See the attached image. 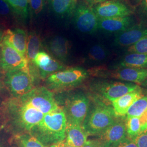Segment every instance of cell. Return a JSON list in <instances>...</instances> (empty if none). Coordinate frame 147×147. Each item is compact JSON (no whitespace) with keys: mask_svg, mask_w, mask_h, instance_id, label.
<instances>
[{"mask_svg":"<svg viewBox=\"0 0 147 147\" xmlns=\"http://www.w3.org/2000/svg\"><path fill=\"white\" fill-rule=\"evenodd\" d=\"M58 106L50 90L40 86L7 101L5 110L11 124L21 131L30 132L49 112Z\"/></svg>","mask_w":147,"mask_h":147,"instance_id":"obj_1","label":"cell"},{"mask_svg":"<svg viewBox=\"0 0 147 147\" xmlns=\"http://www.w3.org/2000/svg\"><path fill=\"white\" fill-rule=\"evenodd\" d=\"M67 119L63 107H58L45 115L30 131L45 146L50 147L65 138Z\"/></svg>","mask_w":147,"mask_h":147,"instance_id":"obj_2","label":"cell"},{"mask_svg":"<svg viewBox=\"0 0 147 147\" xmlns=\"http://www.w3.org/2000/svg\"><path fill=\"white\" fill-rule=\"evenodd\" d=\"M116 118L112 106L96 100L90 107H89L82 127L88 136H99L114 123Z\"/></svg>","mask_w":147,"mask_h":147,"instance_id":"obj_3","label":"cell"},{"mask_svg":"<svg viewBox=\"0 0 147 147\" xmlns=\"http://www.w3.org/2000/svg\"><path fill=\"white\" fill-rule=\"evenodd\" d=\"M87 71L82 68L74 67L61 70L46 78L47 88L53 90L67 89L78 86L88 78Z\"/></svg>","mask_w":147,"mask_h":147,"instance_id":"obj_4","label":"cell"},{"mask_svg":"<svg viewBox=\"0 0 147 147\" xmlns=\"http://www.w3.org/2000/svg\"><path fill=\"white\" fill-rule=\"evenodd\" d=\"M89 107V99L84 94L78 93L69 96L62 107L67 121L82 125Z\"/></svg>","mask_w":147,"mask_h":147,"instance_id":"obj_5","label":"cell"},{"mask_svg":"<svg viewBox=\"0 0 147 147\" xmlns=\"http://www.w3.org/2000/svg\"><path fill=\"white\" fill-rule=\"evenodd\" d=\"M35 79L30 72L24 70H16L7 72L5 82L13 97L26 94L34 88Z\"/></svg>","mask_w":147,"mask_h":147,"instance_id":"obj_6","label":"cell"},{"mask_svg":"<svg viewBox=\"0 0 147 147\" xmlns=\"http://www.w3.org/2000/svg\"><path fill=\"white\" fill-rule=\"evenodd\" d=\"M0 67L6 73L16 70L30 72L26 57L3 40L0 44Z\"/></svg>","mask_w":147,"mask_h":147,"instance_id":"obj_7","label":"cell"},{"mask_svg":"<svg viewBox=\"0 0 147 147\" xmlns=\"http://www.w3.org/2000/svg\"><path fill=\"white\" fill-rule=\"evenodd\" d=\"M73 13L75 25L80 31L93 33L98 29L99 19L92 5L80 2L77 3Z\"/></svg>","mask_w":147,"mask_h":147,"instance_id":"obj_8","label":"cell"},{"mask_svg":"<svg viewBox=\"0 0 147 147\" xmlns=\"http://www.w3.org/2000/svg\"><path fill=\"white\" fill-rule=\"evenodd\" d=\"M98 19L132 16L134 9L126 0H109L92 6Z\"/></svg>","mask_w":147,"mask_h":147,"instance_id":"obj_9","label":"cell"},{"mask_svg":"<svg viewBox=\"0 0 147 147\" xmlns=\"http://www.w3.org/2000/svg\"><path fill=\"white\" fill-rule=\"evenodd\" d=\"M137 84L122 82H104L98 84L96 89L105 100L113 102L127 93L139 88Z\"/></svg>","mask_w":147,"mask_h":147,"instance_id":"obj_10","label":"cell"},{"mask_svg":"<svg viewBox=\"0 0 147 147\" xmlns=\"http://www.w3.org/2000/svg\"><path fill=\"white\" fill-rule=\"evenodd\" d=\"M147 36V23H137L123 31L116 33L115 43L120 47H130Z\"/></svg>","mask_w":147,"mask_h":147,"instance_id":"obj_11","label":"cell"},{"mask_svg":"<svg viewBox=\"0 0 147 147\" xmlns=\"http://www.w3.org/2000/svg\"><path fill=\"white\" fill-rule=\"evenodd\" d=\"M104 147H115L127 137L126 124L123 121L116 120L99 135Z\"/></svg>","mask_w":147,"mask_h":147,"instance_id":"obj_12","label":"cell"},{"mask_svg":"<svg viewBox=\"0 0 147 147\" xmlns=\"http://www.w3.org/2000/svg\"><path fill=\"white\" fill-rule=\"evenodd\" d=\"M136 21L132 16L109 19H99L98 29L109 33H118L136 24Z\"/></svg>","mask_w":147,"mask_h":147,"instance_id":"obj_13","label":"cell"},{"mask_svg":"<svg viewBox=\"0 0 147 147\" xmlns=\"http://www.w3.org/2000/svg\"><path fill=\"white\" fill-rule=\"evenodd\" d=\"M27 39L26 33L20 28L8 29L3 33L2 40L7 42L25 57L26 53Z\"/></svg>","mask_w":147,"mask_h":147,"instance_id":"obj_14","label":"cell"},{"mask_svg":"<svg viewBox=\"0 0 147 147\" xmlns=\"http://www.w3.org/2000/svg\"><path fill=\"white\" fill-rule=\"evenodd\" d=\"M142 97V90L139 88L113 101L112 102V107L116 117H121L126 115L130 107Z\"/></svg>","mask_w":147,"mask_h":147,"instance_id":"obj_15","label":"cell"},{"mask_svg":"<svg viewBox=\"0 0 147 147\" xmlns=\"http://www.w3.org/2000/svg\"><path fill=\"white\" fill-rule=\"evenodd\" d=\"M88 134L82 125L67 122L65 129V140L73 147H82L87 141Z\"/></svg>","mask_w":147,"mask_h":147,"instance_id":"obj_16","label":"cell"},{"mask_svg":"<svg viewBox=\"0 0 147 147\" xmlns=\"http://www.w3.org/2000/svg\"><path fill=\"white\" fill-rule=\"evenodd\" d=\"M116 79L135 84H143L147 79V68L124 67L112 75Z\"/></svg>","mask_w":147,"mask_h":147,"instance_id":"obj_17","label":"cell"},{"mask_svg":"<svg viewBox=\"0 0 147 147\" xmlns=\"http://www.w3.org/2000/svg\"><path fill=\"white\" fill-rule=\"evenodd\" d=\"M48 50L58 60L63 62L68 58L69 49L68 40L64 37L55 36L50 39L47 45Z\"/></svg>","mask_w":147,"mask_h":147,"instance_id":"obj_18","label":"cell"},{"mask_svg":"<svg viewBox=\"0 0 147 147\" xmlns=\"http://www.w3.org/2000/svg\"><path fill=\"white\" fill-rule=\"evenodd\" d=\"M78 0H49L53 13L60 16H71L75 11Z\"/></svg>","mask_w":147,"mask_h":147,"instance_id":"obj_19","label":"cell"},{"mask_svg":"<svg viewBox=\"0 0 147 147\" xmlns=\"http://www.w3.org/2000/svg\"><path fill=\"white\" fill-rule=\"evenodd\" d=\"M41 47V40L39 36L35 32H31L27 37L26 58L28 64H34L33 61Z\"/></svg>","mask_w":147,"mask_h":147,"instance_id":"obj_20","label":"cell"},{"mask_svg":"<svg viewBox=\"0 0 147 147\" xmlns=\"http://www.w3.org/2000/svg\"><path fill=\"white\" fill-rule=\"evenodd\" d=\"M121 67L135 68H147V54L130 53L122 59Z\"/></svg>","mask_w":147,"mask_h":147,"instance_id":"obj_21","label":"cell"},{"mask_svg":"<svg viewBox=\"0 0 147 147\" xmlns=\"http://www.w3.org/2000/svg\"><path fill=\"white\" fill-rule=\"evenodd\" d=\"M147 109V96H145L136 101L130 107L126 113L127 118L140 117Z\"/></svg>","mask_w":147,"mask_h":147,"instance_id":"obj_22","label":"cell"},{"mask_svg":"<svg viewBox=\"0 0 147 147\" xmlns=\"http://www.w3.org/2000/svg\"><path fill=\"white\" fill-rule=\"evenodd\" d=\"M19 147H48L30 133H24L16 137Z\"/></svg>","mask_w":147,"mask_h":147,"instance_id":"obj_23","label":"cell"},{"mask_svg":"<svg viewBox=\"0 0 147 147\" xmlns=\"http://www.w3.org/2000/svg\"><path fill=\"white\" fill-rule=\"evenodd\" d=\"M64 66L62 63L52 58L47 65L38 68V75L42 79H46L50 75L64 70Z\"/></svg>","mask_w":147,"mask_h":147,"instance_id":"obj_24","label":"cell"},{"mask_svg":"<svg viewBox=\"0 0 147 147\" xmlns=\"http://www.w3.org/2000/svg\"><path fill=\"white\" fill-rule=\"evenodd\" d=\"M127 137L132 140L141 132V123L140 117H131L126 119Z\"/></svg>","mask_w":147,"mask_h":147,"instance_id":"obj_25","label":"cell"},{"mask_svg":"<svg viewBox=\"0 0 147 147\" xmlns=\"http://www.w3.org/2000/svg\"><path fill=\"white\" fill-rule=\"evenodd\" d=\"M13 11L24 19L28 16V0H5Z\"/></svg>","mask_w":147,"mask_h":147,"instance_id":"obj_26","label":"cell"},{"mask_svg":"<svg viewBox=\"0 0 147 147\" xmlns=\"http://www.w3.org/2000/svg\"><path fill=\"white\" fill-rule=\"evenodd\" d=\"M89 58L95 61H101L107 57V51L100 44L95 45L91 47L88 53Z\"/></svg>","mask_w":147,"mask_h":147,"instance_id":"obj_27","label":"cell"},{"mask_svg":"<svg viewBox=\"0 0 147 147\" xmlns=\"http://www.w3.org/2000/svg\"><path fill=\"white\" fill-rule=\"evenodd\" d=\"M52 57L47 53L44 51H39L36 55L33 63L37 68H42L47 65L51 59Z\"/></svg>","mask_w":147,"mask_h":147,"instance_id":"obj_28","label":"cell"},{"mask_svg":"<svg viewBox=\"0 0 147 147\" xmlns=\"http://www.w3.org/2000/svg\"><path fill=\"white\" fill-rule=\"evenodd\" d=\"M128 51L130 53L147 54V36L129 47Z\"/></svg>","mask_w":147,"mask_h":147,"instance_id":"obj_29","label":"cell"},{"mask_svg":"<svg viewBox=\"0 0 147 147\" xmlns=\"http://www.w3.org/2000/svg\"><path fill=\"white\" fill-rule=\"evenodd\" d=\"M135 9L143 22L147 24V0H142Z\"/></svg>","mask_w":147,"mask_h":147,"instance_id":"obj_30","label":"cell"},{"mask_svg":"<svg viewBox=\"0 0 147 147\" xmlns=\"http://www.w3.org/2000/svg\"><path fill=\"white\" fill-rule=\"evenodd\" d=\"M44 2L45 0H28L30 8L34 14L38 15L42 11Z\"/></svg>","mask_w":147,"mask_h":147,"instance_id":"obj_31","label":"cell"},{"mask_svg":"<svg viewBox=\"0 0 147 147\" xmlns=\"http://www.w3.org/2000/svg\"><path fill=\"white\" fill-rule=\"evenodd\" d=\"M132 140L138 147H147V130L140 132Z\"/></svg>","mask_w":147,"mask_h":147,"instance_id":"obj_32","label":"cell"},{"mask_svg":"<svg viewBox=\"0 0 147 147\" xmlns=\"http://www.w3.org/2000/svg\"><path fill=\"white\" fill-rule=\"evenodd\" d=\"M11 6L5 0H0V15L8 16L11 13Z\"/></svg>","mask_w":147,"mask_h":147,"instance_id":"obj_33","label":"cell"},{"mask_svg":"<svg viewBox=\"0 0 147 147\" xmlns=\"http://www.w3.org/2000/svg\"><path fill=\"white\" fill-rule=\"evenodd\" d=\"M115 147H138L131 139L126 137V138L119 143Z\"/></svg>","mask_w":147,"mask_h":147,"instance_id":"obj_34","label":"cell"},{"mask_svg":"<svg viewBox=\"0 0 147 147\" xmlns=\"http://www.w3.org/2000/svg\"><path fill=\"white\" fill-rule=\"evenodd\" d=\"M141 123V132L147 130V109L140 117Z\"/></svg>","mask_w":147,"mask_h":147,"instance_id":"obj_35","label":"cell"},{"mask_svg":"<svg viewBox=\"0 0 147 147\" xmlns=\"http://www.w3.org/2000/svg\"><path fill=\"white\" fill-rule=\"evenodd\" d=\"M82 147H104V146L99 139L87 141Z\"/></svg>","mask_w":147,"mask_h":147,"instance_id":"obj_36","label":"cell"},{"mask_svg":"<svg viewBox=\"0 0 147 147\" xmlns=\"http://www.w3.org/2000/svg\"><path fill=\"white\" fill-rule=\"evenodd\" d=\"M49 147H73L69 145L68 143L67 142V141L65 140H64L62 141L56 143L53 145H51V146Z\"/></svg>","mask_w":147,"mask_h":147,"instance_id":"obj_37","label":"cell"},{"mask_svg":"<svg viewBox=\"0 0 147 147\" xmlns=\"http://www.w3.org/2000/svg\"><path fill=\"white\" fill-rule=\"evenodd\" d=\"M128 4L132 7L134 9L140 4L142 0H126Z\"/></svg>","mask_w":147,"mask_h":147,"instance_id":"obj_38","label":"cell"},{"mask_svg":"<svg viewBox=\"0 0 147 147\" xmlns=\"http://www.w3.org/2000/svg\"><path fill=\"white\" fill-rule=\"evenodd\" d=\"M84 1L86 3H87L90 5H94L96 4L100 3L101 2H105L106 1H109V0H84Z\"/></svg>","mask_w":147,"mask_h":147,"instance_id":"obj_39","label":"cell"},{"mask_svg":"<svg viewBox=\"0 0 147 147\" xmlns=\"http://www.w3.org/2000/svg\"><path fill=\"white\" fill-rule=\"evenodd\" d=\"M2 37H3V34L1 33V30H0V44L2 42Z\"/></svg>","mask_w":147,"mask_h":147,"instance_id":"obj_40","label":"cell"},{"mask_svg":"<svg viewBox=\"0 0 147 147\" xmlns=\"http://www.w3.org/2000/svg\"><path fill=\"white\" fill-rule=\"evenodd\" d=\"M143 86L147 89V79L146 80L143 82Z\"/></svg>","mask_w":147,"mask_h":147,"instance_id":"obj_41","label":"cell"},{"mask_svg":"<svg viewBox=\"0 0 147 147\" xmlns=\"http://www.w3.org/2000/svg\"><path fill=\"white\" fill-rule=\"evenodd\" d=\"M2 88V84H1V81H0V90Z\"/></svg>","mask_w":147,"mask_h":147,"instance_id":"obj_42","label":"cell"}]
</instances>
